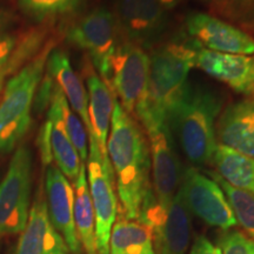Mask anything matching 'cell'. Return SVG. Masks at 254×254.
<instances>
[{"mask_svg": "<svg viewBox=\"0 0 254 254\" xmlns=\"http://www.w3.org/2000/svg\"><path fill=\"white\" fill-rule=\"evenodd\" d=\"M107 155L116 178L123 215L136 220L144 199L152 190L150 147L144 129L117 99L107 139Z\"/></svg>", "mask_w": 254, "mask_h": 254, "instance_id": "cell-1", "label": "cell"}, {"mask_svg": "<svg viewBox=\"0 0 254 254\" xmlns=\"http://www.w3.org/2000/svg\"><path fill=\"white\" fill-rule=\"evenodd\" d=\"M222 100L204 85H186L179 103L168 117L184 153L195 165L212 163L217 148L215 125Z\"/></svg>", "mask_w": 254, "mask_h": 254, "instance_id": "cell-2", "label": "cell"}, {"mask_svg": "<svg viewBox=\"0 0 254 254\" xmlns=\"http://www.w3.org/2000/svg\"><path fill=\"white\" fill-rule=\"evenodd\" d=\"M53 50L47 41L40 52L6 82L0 101V154L13 151L31 126V111L47 59Z\"/></svg>", "mask_w": 254, "mask_h": 254, "instance_id": "cell-3", "label": "cell"}, {"mask_svg": "<svg viewBox=\"0 0 254 254\" xmlns=\"http://www.w3.org/2000/svg\"><path fill=\"white\" fill-rule=\"evenodd\" d=\"M195 46L168 43L155 49L150 57L146 106L167 122L185 91L189 73L194 66Z\"/></svg>", "mask_w": 254, "mask_h": 254, "instance_id": "cell-4", "label": "cell"}, {"mask_svg": "<svg viewBox=\"0 0 254 254\" xmlns=\"http://www.w3.org/2000/svg\"><path fill=\"white\" fill-rule=\"evenodd\" d=\"M135 116L145 127L147 134L153 174V193L159 205L167 209L182 183L180 161L174 150L168 122L152 112L146 105Z\"/></svg>", "mask_w": 254, "mask_h": 254, "instance_id": "cell-5", "label": "cell"}, {"mask_svg": "<svg viewBox=\"0 0 254 254\" xmlns=\"http://www.w3.org/2000/svg\"><path fill=\"white\" fill-rule=\"evenodd\" d=\"M32 153L26 146L15 150L0 183V238L20 234L31 209Z\"/></svg>", "mask_w": 254, "mask_h": 254, "instance_id": "cell-6", "label": "cell"}, {"mask_svg": "<svg viewBox=\"0 0 254 254\" xmlns=\"http://www.w3.org/2000/svg\"><path fill=\"white\" fill-rule=\"evenodd\" d=\"M152 228L155 254H186L190 239V211L180 190L167 209L159 205L153 190L141 205L139 219Z\"/></svg>", "mask_w": 254, "mask_h": 254, "instance_id": "cell-7", "label": "cell"}, {"mask_svg": "<svg viewBox=\"0 0 254 254\" xmlns=\"http://www.w3.org/2000/svg\"><path fill=\"white\" fill-rule=\"evenodd\" d=\"M117 18L110 9L98 7L68 27L66 39L87 53L100 78L111 88V63L116 53Z\"/></svg>", "mask_w": 254, "mask_h": 254, "instance_id": "cell-8", "label": "cell"}, {"mask_svg": "<svg viewBox=\"0 0 254 254\" xmlns=\"http://www.w3.org/2000/svg\"><path fill=\"white\" fill-rule=\"evenodd\" d=\"M150 57L134 44L117 47L111 63V90L127 113L134 116L147 104Z\"/></svg>", "mask_w": 254, "mask_h": 254, "instance_id": "cell-9", "label": "cell"}, {"mask_svg": "<svg viewBox=\"0 0 254 254\" xmlns=\"http://www.w3.org/2000/svg\"><path fill=\"white\" fill-rule=\"evenodd\" d=\"M87 183L95 215L98 254H110L111 231L118 213L114 192L116 178L110 159L101 155L97 142L88 141Z\"/></svg>", "mask_w": 254, "mask_h": 254, "instance_id": "cell-10", "label": "cell"}, {"mask_svg": "<svg viewBox=\"0 0 254 254\" xmlns=\"http://www.w3.org/2000/svg\"><path fill=\"white\" fill-rule=\"evenodd\" d=\"M179 190L189 211L209 226L222 231L237 226V219L224 190L212 178L189 167L182 178Z\"/></svg>", "mask_w": 254, "mask_h": 254, "instance_id": "cell-11", "label": "cell"}, {"mask_svg": "<svg viewBox=\"0 0 254 254\" xmlns=\"http://www.w3.org/2000/svg\"><path fill=\"white\" fill-rule=\"evenodd\" d=\"M116 18L126 41L142 49L161 37L168 20L166 9L157 0H118Z\"/></svg>", "mask_w": 254, "mask_h": 254, "instance_id": "cell-12", "label": "cell"}, {"mask_svg": "<svg viewBox=\"0 0 254 254\" xmlns=\"http://www.w3.org/2000/svg\"><path fill=\"white\" fill-rule=\"evenodd\" d=\"M186 28L190 36L206 50L228 55L254 53V38L211 14L192 12L186 18Z\"/></svg>", "mask_w": 254, "mask_h": 254, "instance_id": "cell-13", "label": "cell"}, {"mask_svg": "<svg viewBox=\"0 0 254 254\" xmlns=\"http://www.w3.org/2000/svg\"><path fill=\"white\" fill-rule=\"evenodd\" d=\"M46 205L53 227L63 237L69 253L80 254L81 244L74 224V190L57 166H47Z\"/></svg>", "mask_w": 254, "mask_h": 254, "instance_id": "cell-14", "label": "cell"}, {"mask_svg": "<svg viewBox=\"0 0 254 254\" xmlns=\"http://www.w3.org/2000/svg\"><path fill=\"white\" fill-rule=\"evenodd\" d=\"M194 66L238 93L254 97V57L219 53L195 46Z\"/></svg>", "mask_w": 254, "mask_h": 254, "instance_id": "cell-15", "label": "cell"}, {"mask_svg": "<svg viewBox=\"0 0 254 254\" xmlns=\"http://www.w3.org/2000/svg\"><path fill=\"white\" fill-rule=\"evenodd\" d=\"M14 254H69L65 240L53 227L41 193L34 199L25 230L20 233Z\"/></svg>", "mask_w": 254, "mask_h": 254, "instance_id": "cell-16", "label": "cell"}, {"mask_svg": "<svg viewBox=\"0 0 254 254\" xmlns=\"http://www.w3.org/2000/svg\"><path fill=\"white\" fill-rule=\"evenodd\" d=\"M219 145L254 158V99L227 106L215 125Z\"/></svg>", "mask_w": 254, "mask_h": 254, "instance_id": "cell-17", "label": "cell"}, {"mask_svg": "<svg viewBox=\"0 0 254 254\" xmlns=\"http://www.w3.org/2000/svg\"><path fill=\"white\" fill-rule=\"evenodd\" d=\"M86 84L88 90V117L93 132L91 138H88V141L93 140L97 142L101 155L109 159L107 139L116 100L114 93L90 64H87L86 68Z\"/></svg>", "mask_w": 254, "mask_h": 254, "instance_id": "cell-18", "label": "cell"}, {"mask_svg": "<svg viewBox=\"0 0 254 254\" xmlns=\"http://www.w3.org/2000/svg\"><path fill=\"white\" fill-rule=\"evenodd\" d=\"M46 72L52 77L53 81L68 101L69 107L86 127L88 138L93 132L88 117V97L81 79L73 69L68 56L62 50H52L46 64Z\"/></svg>", "mask_w": 254, "mask_h": 254, "instance_id": "cell-19", "label": "cell"}, {"mask_svg": "<svg viewBox=\"0 0 254 254\" xmlns=\"http://www.w3.org/2000/svg\"><path fill=\"white\" fill-rule=\"evenodd\" d=\"M46 31L34 28L23 34H0V90L7 78L20 71L45 45Z\"/></svg>", "mask_w": 254, "mask_h": 254, "instance_id": "cell-20", "label": "cell"}, {"mask_svg": "<svg viewBox=\"0 0 254 254\" xmlns=\"http://www.w3.org/2000/svg\"><path fill=\"white\" fill-rule=\"evenodd\" d=\"M55 91V90H53ZM47 123L50 127V146L52 159L57 167L67 179L75 182L80 171L81 163L77 150L73 146L71 139L64 125L62 111L55 93L51 98V105L47 113Z\"/></svg>", "mask_w": 254, "mask_h": 254, "instance_id": "cell-21", "label": "cell"}, {"mask_svg": "<svg viewBox=\"0 0 254 254\" xmlns=\"http://www.w3.org/2000/svg\"><path fill=\"white\" fill-rule=\"evenodd\" d=\"M74 224L85 254H98L95 215L88 189L86 164H82L74 182Z\"/></svg>", "mask_w": 254, "mask_h": 254, "instance_id": "cell-22", "label": "cell"}, {"mask_svg": "<svg viewBox=\"0 0 254 254\" xmlns=\"http://www.w3.org/2000/svg\"><path fill=\"white\" fill-rule=\"evenodd\" d=\"M153 250V232L140 220L125 217L114 222L110 237V254H145Z\"/></svg>", "mask_w": 254, "mask_h": 254, "instance_id": "cell-23", "label": "cell"}, {"mask_svg": "<svg viewBox=\"0 0 254 254\" xmlns=\"http://www.w3.org/2000/svg\"><path fill=\"white\" fill-rule=\"evenodd\" d=\"M212 163L225 182L254 195V158L218 144Z\"/></svg>", "mask_w": 254, "mask_h": 254, "instance_id": "cell-24", "label": "cell"}, {"mask_svg": "<svg viewBox=\"0 0 254 254\" xmlns=\"http://www.w3.org/2000/svg\"><path fill=\"white\" fill-rule=\"evenodd\" d=\"M209 176L224 190L237 222H239L250 234V238L254 240V195L230 185L218 173L209 172Z\"/></svg>", "mask_w": 254, "mask_h": 254, "instance_id": "cell-25", "label": "cell"}, {"mask_svg": "<svg viewBox=\"0 0 254 254\" xmlns=\"http://www.w3.org/2000/svg\"><path fill=\"white\" fill-rule=\"evenodd\" d=\"M55 93L57 100H58L60 111H62V117L64 125H65L66 132L71 139L73 146L77 150L79 157H80L81 163L86 164L88 159V133L86 127L81 119L73 112L69 107L68 101L64 95L63 91L57 86L55 82Z\"/></svg>", "mask_w": 254, "mask_h": 254, "instance_id": "cell-26", "label": "cell"}, {"mask_svg": "<svg viewBox=\"0 0 254 254\" xmlns=\"http://www.w3.org/2000/svg\"><path fill=\"white\" fill-rule=\"evenodd\" d=\"M25 13L37 21L68 15L79 11L84 0H18Z\"/></svg>", "mask_w": 254, "mask_h": 254, "instance_id": "cell-27", "label": "cell"}, {"mask_svg": "<svg viewBox=\"0 0 254 254\" xmlns=\"http://www.w3.org/2000/svg\"><path fill=\"white\" fill-rule=\"evenodd\" d=\"M218 12L254 28V0H215Z\"/></svg>", "mask_w": 254, "mask_h": 254, "instance_id": "cell-28", "label": "cell"}, {"mask_svg": "<svg viewBox=\"0 0 254 254\" xmlns=\"http://www.w3.org/2000/svg\"><path fill=\"white\" fill-rule=\"evenodd\" d=\"M218 247L221 254H254V240L239 231H224Z\"/></svg>", "mask_w": 254, "mask_h": 254, "instance_id": "cell-29", "label": "cell"}, {"mask_svg": "<svg viewBox=\"0 0 254 254\" xmlns=\"http://www.w3.org/2000/svg\"><path fill=\"white\" fill-rule=\"evenodd\" d=\"M38 146H39L41 163L44 166H50L52 164V153H51L50 146V127L49 123L45 122L43 127L40 128L39 136H38Z\"/></svg>", "mask_w": 254, "mask_h": 254, "instance_id": "cell-30", "label": "cell"}, {"mask_svg": "<svg viewBox=\"0 0 254 254\" xmlns=\"http://www.w3.org/2000/svg\"><path fill=\"white\" fill-rule=\"evenodd\" d=\"M190 254H221V251L206 237H198L194 240Z\"/></svg>", "mask_w": 254, "mask_h": 254, "instance_id": "cell-31", "label": "cell"}, {"mask_svg": "<svg viewBox=\"0 0 254 254\" xmlns=\"http://www.w3.org/2000/svg\"><path fill=\"white\" fill-rule=\"evenodd\" d=\"M12 23V14L7 9L0 7V34L4 33V31Z\"/></svg>", "mask_w": 254, "mask_h": 254, "instance_id": "cell-32", "label": "cell"}, {"mask_svg": "<svg viewBox=\"0 0 254 254\" xmlns=\"http://www.w3.org/2000/svg\"><path fill=\"white\" fill-rule=\"evenodd\" d=\"M157 1L167 11V9L176 7V6L179 4L182 0H157Z\"/></svg>", "mask_w": 254, "mask_h": 254, "instance_id": "cell-33", "label": "cell"}, {"mask_svg": "<svg viewBox=\"0 0 254 254\" xmlns=\"http://www.w3.org/2000/svg\"><path fill=\"white\" fill-rule=\"evenodd\" d=\"M145 254H155V253H154V251H152V252H150V253H145Z\"/></svg>", "mask_w": 254, "mask_h": 254, "instance_id": "cell-34", "label": "cell"}]
</instances>
